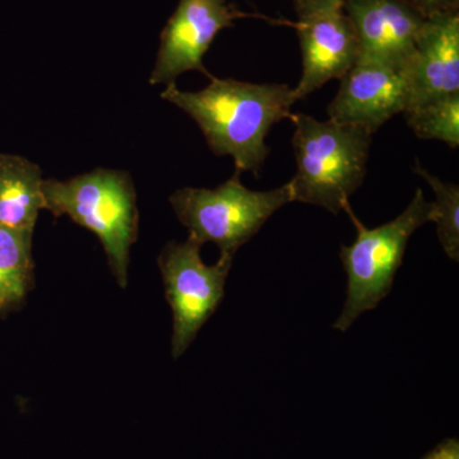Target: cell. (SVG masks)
Returning <instances> with one entry per match:
<instances>
[{"instance_id": "cell-15", "label": "cell", "mask_w": 459, "mask_h": 459, "mask_svg": "<svg viewBox=\"0 0 459 459\" xmlns=\"http://www.w3.org/2000/svg\"><path fill=\"white\" fill-rule=\"evenodd\" d=\"M413 172L427 180L435 195L434 220L437 223V238L444 252L452 261L459 259V186L458 184L444 183L416 162Z\"/></svg>"}, {"instance_id": "cell-5", "label": "cell", "mask_w": 459, "mask_h": 459, "mask_svg": "<svg viewBox=\"0 0 459 459\" xmlns=\"http://www.w3.org/2000/svg\"><path fill=\"white\" fill-rule=\"evenodd\" d=\"M241 172L214 189L183 188L169 198L179 221L188 229L189 237L198 243H213L220 256L232 259L244 244L258 234L280 208L292 202L290 184L280 188L247 189Z\"/></svg>"}, {"instance_id": "cell-13", "label": "cell", "mask_w": 459, "mask_h": 459, "mask_svg": "<svg viewBox=\"0 0 459 459\" xmlns=\"http://www.w3.org/2000/svg\"><path fill=\"white\" fill-rule=\"evenodd\" d=\"M33 232L0 226V318L20 309L35 285Z\"/></svg>"}, {"instance_id": "cell-14", "label": "cell", "mask_w": 459, "mask_h": 459, "mask_svg": "<svg viewBox=\"0 0 459 459\" xmlns=\"http://www.w3.org/2000/svg\"><path fill=\"white\" fill-rule=\"evenodd\" d=\"M416 137L440 141L449 147L459 146V92L434 100L403 113Z\"/></svg>"}, {"instance_id": "cell-10", "label": "cell", "mask_w": 459, "mask_h": 459, "mask_svg": "<svg viewBox=\"0 0 459 459\" xmlns=\"http://www.w3.org/2000/svg\"><path fill=\"white\" fill-rule=\"evenodd\" d=\"M358 38L356 62L410 65L425 18L401 0H347Z\"/></svg>"}, {"instance_id": "cell-2", "label": "cell", "mask_w": 459, "mask_h": 459, "mask_svg": "<svg viewBox=\"0 0 459 459\" xmlns=\"http://www.w3.org/2000/svg\"><path fill=\"white\" fill-rule=\"evenodd\" d=\"M295 177L289 181L292 202L318 205L338 214L350 205L367 174L373 134L364 128L305 114H291Z\"/></svg>"}, {"instance_id": "cell-18", "label": "cell", "mask_w": 459, "mask_h": 459, "mask_svg": "<svg viewBox=\"0 0 459 459\" xmlns=\"http://www.w3.org/2000/svg\"><path fill=\"white\" fill-rule=\"evenodd\" d=\"M425 459H459V446L457 440H446L435 448Z\"/></svg>"}, {"instance_id": "cell-3", "label": "cell", "mask_w": 459, "mask_h": 459, "mask_svg": "<svg viewBox=\"0 0 459 459\" xmlns=\"http://www.w3.org/2000/svg\"><path fill=\"white\" fill-rule=\"evenodd\" d=\"M45 210L65 214L101 241L117 285L128 286L131 247L138 238L137 193L126 171L95 169L68 180H44Z\"/></svg>"}, {"instance_id": "cell-7", "label": "cell", "mask_w": 459, "mask_h": 459, "mask_svg": "<svg viewBox=\"0 0 459 459\" xmlns=\"http://www.w3.org/2000/svg\"><path fill=\"white\" fill-rule=\"evenodd\" d=\"M249 16L228 0H180L160 36L151 86L175 83L180 74L190 71L212 78L204 57L214 39L235 21Z\"/></svg>"}, {"instance_id": "cell-1", "label": "cell", "mask_w": 459, "mask_h": 459, "mask_svg": "<svg viewBox=\"0 0 459 459\" xmlns=\"http://www.w3.org/2000/svg\"><path fill=\"white\" fill-rule=\"evenodd\" d=\"M161 99L198 124L216 156H231L238 172L258 177L271 153L265 138L274 124L290 117L294 91L287 84L250 83L211 78L205 89L190 92L166 84Z\"/></svg>"}, {"instance_id": "cell-12", "label": "cell", "mask_w": 459, "mask_h": 459, "mask_svg": "<svg viewBox=\"0 0 459 459\" xmlns=\"http://www.w3.org/2000/svg\"><path fill=\"white\" fill-rule=\"evenodd\" d=\"M45 210L40 166L26 157L0 153V226L35 231Z\"/></svg>"}, {"instance_id": "cell-17", "label": "cell", "mask_w": 459, "mask_h": 459, "mask_svg": "<svg viewBox=\"0 0 459 459\" xmlns=\"http://www.w3.org/2000/svg\"><path fill=\"white\" fill-rule=\"evenodd\" d=\"M347 0H292L298 17L307 16L323 9L343 7Z\"/></svg>"}, {"instance_id": "cell-4", "label": "cell", "mask_w": 459, "mask_h": 459, "mask_svg": "<svg viewBox=\"0 0 459 459\" xmlns=\"http://www.w3.org/2000/svg\"><path fill=\"white\" fill-rule=\"evenodd\" d=\"M358 235L351 246H342L340 258L347 273V298L334 329L346 332L362 314L376 309L385 300L400 270L407 244L416 230L433 222V202L416 189L409 207L392 221L376 229H367L346 208Z\"/></svg>"}, {"instance_id": "cell-11", "label": "cell", "mask_w": 459, "mask_h": 459, "mask_svg": "<svg viewBox=\"0 0 459 459\" xmlns=\"http://www.w3.org/2000/svg\"><path fill=\"white\" fill-rule=\"evenodd\" d=\"M457 92L459 12H455L425 20L411 60L410 104L406 111Z\"/></svg>"}, {"instance_id": "cell-9", "label": "cell", "mask_w": 459, "mask_h": 459, "mask_svg": "<svg viewBox=\"0 0 459 459\" xmlns=\"http://www.w3.org/2000/svg\"><path fill=\"white\" fill-rule=\"evenodd\" d=\"M303 56V74L294 91L300 101L325 86L341 80L355 65L359 56L358 38L343 7L314 12L295 23Z\"/></svg>"}, {"instance_id": "cell-6", "label": "cell", "mask_w": 459, "mask_h": 459, "mask_svg": "<svg viewBox=\"0 0 459 459\" xmlns=\"http://www.w3.org/2000/svg\"><path fill=\"white\" fill-rule=\"evenodd\" d=\"M202 244L188 237L183 243L170 241L157 258L166 300L172 310V358L179 359L213 316L225 296L232 259L212 265L202 259Z\"/></svg>"}, {"instance_id": "cell-8", "label": "cell", "mask_w": 459, "mask_h": 459, "mask_svg": "<svg viewBox=\"0 0 459 459\" xmlns=\"http://www.w3.org/2000/svg\"><path fill=\"white\" fill-rule=\"evenodd\" d=\"M411 65V63H410ZM328 105L329 120L377 133L410 104V65L356 62Z\"/></svg>"}, {"instance_id": "cell-16", "label": "cell", "mask_w": 459, "mask_h": 459, "mask_svg": "<svg viewBox=\"0 0 459 459\" xmlns=\"http://www.w3.org/2000/svg\"><path fill=\"white\" fill-rule=\"evenodd\" d=\"M420 16L428 18L459 12V0H401Z\"/></svg>"}]
</instances>
